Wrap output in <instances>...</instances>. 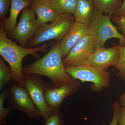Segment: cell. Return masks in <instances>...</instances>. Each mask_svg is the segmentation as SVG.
<instances>
[{"mask_svg": "<svg viewBox=\"0 0 125 125\" xmlns=\"http://www.w3.org/2000/svg\"><path fill=\"white\" fill-rule=\"evenodd\" d=\"M60 42H54L50 51L42 57L23 68L24 74H34L47 76L51 80L52 87H60L77 80L74 79L65 70L60 48Z\"/></svg>", "mask_w": 125, "mask_h": 125, "instance_id": "6da1fadb", "label": "cell"}, {"mask_svg": "<svg viewBox=\"0 0 125 125\" xmlns=\"http://www.w3.org/2000/svg\"><path fill=\"white\" fill-rule=\"evenodd\" d=\"M1 21L0 26V54L11 68L13 75V80L23 86L24 74L22 67L23 59L31 55L37 59L40 58L38 52L46 53L47 45L43 43L41 46L33 48L24 47L17 45L16 42L7 37Z\"/></svg>", "mask_w": 125, "mask_h": 125, "instance_id": "7a4b0ae2", "label": "cell"}, {"mask_svg": "<svg viewBox=\"0 0 125 125\" xmlns=\"http://www.w3.org/2000/svg\"><path fill=\"white\" fill-rule=\"evenodd\" d=\"M88 34L92 37L96 48H105L106 42L112 38L119 40V46H125V38L112 23L111 17L96 8L89 25Z\"/></svg>", "mask_w": 125, "mask_h": 125, "instance_id": "3957f363", "label": "cell"}, {"mask_svg": "<svg viewBox=\"0 0 125 125\" xmlns=\"http://www.w3.org/2000/svg\"><path fill=\"white\" fill-rule=\"evenodd\" d=\"M75 21L74 15L63 14L51 23H46L39 27L36 34L29 41L27 47H35L42 43L52 39L61 41Z\"/></svg>", "mask_w": 125, "mask_h": 125, "instance_id": "277c9868", "label": "cell"}, {"mask_svg": "<svg viewBox=\"0 0 125 125\" xmlns=\"http://www.w3.org/2000/svg\"><path fill=\"white\" fill-rule=\"evenodd\" d=\"M65 70L74 79L82 82H92L91 90L94 92H102L111 86V73L89 64L76 67H65Z\"/></svg>", "mask_w": 125, "mask_h": 125, "instance_id": "5b68a950", "label": "cell"}, {"mask_svg": "<svg viewBox=\"0 0 125 125\" xmlns=\"http://www.w3.org/2000/svg\"><path fill=\"white\" fill-rule=\"evenodd\" d=\"M23 83L42 116L46 120L52 112L47 104L45 94L51 85L45 83L42 75L34 74H24Z\"/></svg>", "mask_w": 125, "mask_h": 125, "instance_id": "8992f818", "label": "cell"}, {"mask_svg": "<svg viewBox=\"0 0 125 125\" xmlns=\"http://www.w3.org/2000/svg\"><path fill=\"white\" fill-rule=\"evenodd\" d=\"M7 90L9 106L12 110H20L30 118L42 116L24 86L15 82L10 84Z\"/></svg>", "mask_w": 125, "mask_h": 125, "instance_id": "52a82bcc", "label": "cell"}, {"mask_svg": "<svg viewBox=\"0 0 125 125\" xmlns=\"http://www.w3.org/2000/svg\"><path fill=\"white\" fill-rule=\"evenodd\" d=\"M35 15L30 6L24 9L18 24L13 31L7 35V37L15 39L21 46L27 47L29 41L39 28Z\"/></svg>", "mask_w": 125, "mask_h": 125, "instance_id": "ba28073f", "label": "cell"}, {"mask_svg": "<svg viewBox=\"0 0 125 125\" xmlns=\"http://www.w3.org/2000/svg\"><path fill=\"white\" fill-rule=\"evenodd\" d=\"M96 48L92 37L88 34H85L62 60L64 66L76 67L87 64L90 56Z\"/></svg>", "mask_w": 125, "mask_h": 125, "instance_id": "9c48e42d", "label": "cell"}, {"mask_svg": "<svg viewBox=\"0 0 125 125\" xmlns=\"http://www.w3.org/2000/svg\"><path fill=\"white\" fill-rule=\"evenodd\" d=\"M118 45L109 48L97 47L90 56L87 63L103 70L107 71L111 66L115 67L120 60Z\"/></svg>", "mask_w": 125, "mask_h": 125, "instance_id": "30bf717a", "label": "cell"}, {"mask_svg": "<svg viewBox=\"0 0 125 125\" xmlns=\"http://www.w3.org/2000/svg\"><path fill=\"white\" fill-rule=\"evenodd\" d=\"M76 80L72 83H67L60 87H49L45 92V99L52 112H60L61 105L63 100L67 96L77 93L80 86Z\"/></svg>", "mask_w": 125, "mask_h": 125, "instance_id": "8fae6325", "label": "cell"}, {"mask_svg": "<svg viewBox=\"0 0 125 125\" xmlns=\"http://www.w3.org/2000/svg\"><path fill=\"white\" fill-rule=\"evenodd\" d=\"M89 25L75 21L60 42V48L62 60L69 53L75 44L85 34H88Z\"/></svg>", "mask_w": 125, "mask_h": 125, "instance_id": "7c38bea8", "label": "cell"}, {"mask_svg": "<svg viewBox=\"0 0 125 125\" xmlns=\"http://www.w3.org/2000/svg\"><path fill=\"white\" fill-rule=\"evenodd\" d=\"M30 6L37 15L36 20L39 27L58 19L63 14L52 9L50 0H32Z\"/></svg>", "mask_w": 125, "mask_h": 125, "instance_id": "4fadbf2b", "label": "cell"}, {"mask_svg": "<svg viewBox=\"0 0 125 125\" xmlns=\"http://www.w3.org/2000/svg\"><path fill=\"white\" fill-rule=\"evenodd\" d=\"M10 13L9 17L2 21L4 29L7 35L13 31L17 25L19 14L25 8L31 5L32 0H10Z\"/></svg>", "mask_w": 125, "mask_h": 125, "instance_id": "5bb4252c", "label": "cell"}, {"mask_svg": "<svg viewBox=\"0 0 125 125\" xmlns=\"http://www.w3.org/2000/svg\"><path fill=\"white\" fill-rule=\"evenodd\" d=\"M95 8L92 0H78L74 15L76 21L89 25L93 20Z\"/></svg>", "mask_w": 125, "mask_h": 125, "instance_id": "9a60e30c", "label": "cell"}, {"mask_svg": "<svg viewBox=\"0 0 125 125\" xmlns=\"http://www.w3.org/2000/svg\"><path fill=\"white\" fill-rule=\"evenodd\" d=\"M95 8L110 17H113L122 2L121 0H92Z\"/></svg>", "mask_w": 125, "mask_h": 125, "instance_id": "2e32d148", "label": "cell"}, {"mask_svg": "<svg viewBox=\"0 0 125 125\" xmlns=\"http://www.w3.org/2000/svg\"><path fill=\"white\" fill-rule=\"evenodd\" d=\"M52 9L57 13L74 15L78 0H50Z\"/></svg>", "mask_w": 125, "mask_h": 125, "instance_id": "e0dca14e", "label": "cell"}, {"mask_svg": "<svg viewBox=\"0 0 125 125\" xmlns=\"http://www.w3.org/2000/svg\"><path fill=\"white\" fill-rule=\"evenodd\" d=\"M13 75L10 67L5 64L4 60L0 57V90L1 91L11 80Z\"/></svg>", "mask_w": 125, "mask_h": 125, "instance_id": "ac0fdd59", "label": "cell"}, {"mask_svg": "<svg viewBox=\"0 0 125 125\" xmlns=\"http://www.w3.org/2000/svg\"><path fill=\"white\" fill-rule=\"evenodd\" d=\"M120 52V60L118 65L114 67L116 74L121 80L125 81V46L118 45Z\"/></svg>", "mask_w": 125, "mask_h": 125, "instance_id": "d6986e66", "label": "cell"}, {"mask_svg": "<svg viewBox=\"0 0 125 125\" xmlns=\"http://www.w3.org/2000/svg\"><path fill=\"white\" fill-rule=\"evenodd\" d=\"M7 90L2 92L0 95V125H4L6 123L5 120L9 116L10 113L12 111L10 107H4V104L5 99L7 98Z\"/></svg>", "mask_w": 125, "mask_h": 125, "instance_id": "ffe728a7", "label": "cell"}, {"mask_svg": "<svg viewBox=\"0 0 125 125\" xmlns=\"http://www.w3.org/2000/svg\"><path fill=\"white\" fill-rule=\"evenodd\" d=\"M44 125H63L64 117L60 112L52 113L45 120Z\"/></svg>", "mask_w": 125, "mask_h": 125, "instance_id": "44dd1931", "label": "cell"}, {"mask_svg": "<svg viewBox=\"0 0 125 125\" xmlns=\"http://www.w3.org/2000/svg\"><path fill=\"white\" fill-rule=\"evenodd\" d=\"M111 20L116 24L118 28L121 32V34L125 39V15L113 16Z\"/></svg>", "mask_w": 125, "mask_h": 125, "instance_id": "7402d4cb", "label": "cell"}, {"mask_svg": "<svg viewBox=\"0 0 125 125\" xmlns=\"http://www.w3.org/2000/svg\"><path fill=\"white\" fill-rule=\"evenodd\" d=\"M10 0H0V18L3 21L6 19V16L8 10H10Z\"/></svg>", "mask_w": 125, "mask_h": 125, "instance_id": "603a6c76", "label": "cell"}, {"mask_svg": "<svg viewBox=\"0 0 125 125\" xmlns=\"http://www.w3.org/2000/svg\"><path fill=\"white\" fill-rule=\"evenodd\" d=\"M116 107L119 125H125V107L122 106L116 100L114 102Z\"/></svg>", "mask_w": 125, "mask_h": 125, "instance_id": "cb8c5ba5", "label": "cell"}, {"mask_svg": "<svg viewBox=\"0 0 125 125\" xmlns=\"http://www.w3.org/2000/svg\"><path fill=\"white\" fill-rule=\"evenodd\" d=\"M113 110H114L113 118L111 122L109 125H118L116 108L115 105L114 103L113 104Z\"/></svg>", "mask_w": 125, "mask_h": 125, "instance_id": "d4e9b609", "label": "cell"}, {"mask_svg": "<svg viewBox=\"0 0 125 125\" xmlns=\"http://www.w3.org/2000/svg\"><path fill=\"white\" fill-rule=\"evenodd\" d=\"M125 15V0H124L120 7L118 9L114 16Z\"/></svg>", "mask_w": 125, "mask_h": 125, "instance_id": "484cf974", "label": "cell"}, {"mask_svg": "<svg viewBox=\"0 0 125 125\" xmlns=\"http://www.w3.org/2000/svg\"><path fill=\"white\" fill-rule=\"evenodd\" d=\"M120 105L125 107V93L121 94L119 97Z\"/></svg>", "mask_w": 125, "mask_h": 125, "instance_id": "4316f807", "label": "cell"}]
</instances>
